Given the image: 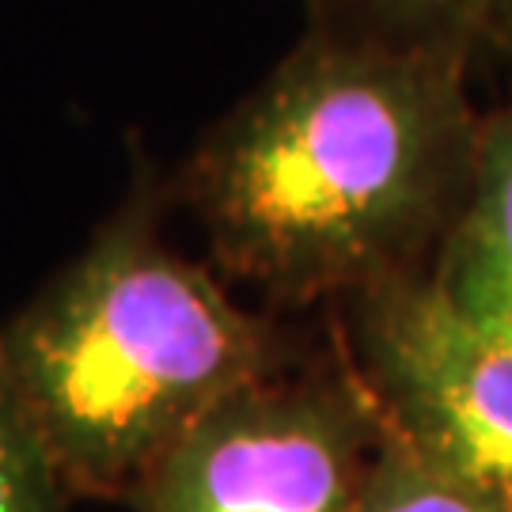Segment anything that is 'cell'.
<instances>
[{"mask_svg": "<svg viewBox=\"0 0 512 512\" xmlns=\"http://www.w3.org/2000/svg\"><path fill=\"white\" fill-rule=\"evenodd\" d=\"M471 80L440 50L311 23L186 167L217 262L285 304L433 274L475 179Z\"/></svg>", "mask_w": 512, "mask_h": 512, "instance_id": "obj_1", "label": "cell"}, {"mask_svg": "<svg viewBox=\"0 0 512 512\" xmlns=\"http://www.w3.org/2000/svg\"><path fill=\"white\" fill-rule=\"evenodd\" d=\"M76 497L133 501L232 391L285 365L274 327L175 255L137 194L0 334Z\"/></svg>", "mask_w": 512, "mask_h": 512, "instance_id": "obj_2", "label": "cell"}, {"mask_svg": "<svg viewBox=\"0 0 512 512\" xmlns=\"http://www.w3.org/2000/svg\"><path fill=\"white\" fill-rule=\"evenodd\" d=\"M384 421L342 346L213 406L129 505L137 512H357Z\"/></svg>", "mask_w": 512, "mask_h": 512, "instance_id": "obj_3", "label": "cell"}, {"mask_svg": "<svg viewBox=\"0 0 512 512\" xmlns=\"http://www.w3.org/2000/svg\"><path fill=\"white\" fill-rule=\"evenodd\" d=\"M338 346L391 437L512 501L509 334L425 274L346 300Z\"/></svg>", "mask_w": 512, "mask_h": 512, "instance_id": "obj_4", "label": "cell"}, {"mask_svg": "<svg viewBox=\"0 0 512 512\" xmlns=\"http://www.w3.org/2000/svg\"><path fill=\"white\" fill-rule=\"evenodd\" d=\"M429 277L456 308L512 338V103L482 110L471 194Z\"/></svg>", "mask_w": 512, "mask_h": 512, "instance_id": "obj_5", "label": "cell"}, {"mask_svg": "<svg viewBox=\"0 0 512 512\" xmlns=\"http://www.w3.org/2000/svg\"><path fill=\"white\" fill-rule=\"evenodd\" d=\"M311 23L456 57L475 76L512 69V0H308Z\"/></svg>", "mask_w": 512, "mask_h": 512, "instance_id": "obj_6", "label": "cell"}, {"mask_svg": "<svg viewBox=\"0 0 512 512\" xmlns=\"http://www.w3.org/2000/svg\"><path fill=\"white\" fill-rule=\"evenodd\" d=\"M357 512H512V501L418 456L384 429Z\"/></svg>", "mask_w": 512, "mask_h": 512, "instance_id": "obj_7", "label": "cell"}, {"mask_svg": "<svg viewBox=\"0 0 512 512\" xmlns=\"http://www.w3.org/2000/svg\"><path fill=\"white\" fill-rule=\"evenodd\" d=\"M73 486L0 357V512H65Z\"/></svg>", "mask_w": 512, "mask_h": 512, "instance_id": "obj_8", "label": "cell"}]
</instances>
